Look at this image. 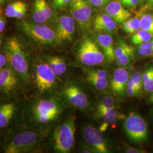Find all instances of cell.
<instances>
[{
    "label": "cell",
    "instance_id": "4",
    "mask_svg": "<svg viewBox=\"0 0 153 153\" xmlns=\"http://www.w3.org/2000/svg\"><path fill=\"white\" fill-rule=\"evenodd\" d=\"M75 117L71 116L57 126L53 131L52 143L55 152L68 153L71 151L75 142Z\"/></svg>",
    "mask_w": 153,
    "mask_h": 153
},
{
    "label": "cell",
    "instance_id": "19",
    "mask_svg": "<svg viewBox=\"0 0 153 153\" xmlns=\"http://www.w3.org/2000/svg\"><path fill=\"white\" fill-rule=\"evenodd\" d=\"M97 109L99 117L103 121V124L101 126L99 130L103 132L108 126L114 124L116 123L118 119V113L116 108H97Z\"/></svg>",
    "mask_w": 153,
    "mask_h": 153
},
{
    "label": "cell",
    "instance_id": "13",
    "mask_svg": "<svg viewBox=\"0 0 153 153\" xmlns=\"http://www.w3.org/2000/svg\"><path fill=\"white\" fill-rule=\"evenodd\" d=\"M129 77V72L125 68L120 67L116 69L113 73L111 81L112 91L117 95H124L126 90Z\"/></svg>",
    "mask_w": 153,
    "mask_h": 153
},
{
    "label": "cell",
    "instance_id": "24",
    "mask_svg": "<svg viewBox=\"0 0 153 153\" xmlns=\"http://www.w3.org/2000/svg\"><path fill=\"white\" fill-rule=\"evenodd\" d=\"M140 28L153 35V16L145 14L140 18Z\"/></svg>",
    "mask_w": 153,
    "mask_h": 153
},
{
    "label": "cell",
    "instance_id": "23",
    "mask_svg": "<svg viewBox=\"0 0 153 153\" xmlns=\"http://www.w3.org/2000/svg\"><path fill=\"white\" fill-rule=\"evenodd\" d=\"M123 28L127 33L131 34L136 33L141 29L140 18L136 16L126 21L123 23Z\"/></svg>",
    "mask_w": 153,
    "mask_h": 153
},
{
    "label": "cell",
    "instance_id": "44",
    "mask_svg": "<svg viewBox=\"0 0 153 153\" xmlns=\"http://www.w3.org/2000/svg\"><path fill=\"white\" fill-rule=\"evenodd\" d=\"M153 93H152V94H151V95H150V97H149V101L150 100H153Z\"/></svg>",
    "mask_w": 153,
    "mask_h": 153
},
{
    "label": "cell",
    "instance_id": "10",
    "mask_svg": "<svg viewBox=\"0 0 153 153\" xmlns=\"http://www.w3.org/2000/svg\"><path fill=\"white\" fill-rule=\"evenodd\" d=\"M69 5L71 16L75 21L83 29H89L93 10L88 0H71Z\"/></svg>",
    "mask_w": 153,
    "mask_h": 153
},
{
    "label": "cell",
    "instance_id": "43",
    "mask_svg": "<svg viewBox=\"0 0 153 153\" xmlns=\"http://www.w3.org/2000/svg\"><path fill=\"white\" fill-rule=\"evenodd\" d=\"M6 27V22L4 19L0 16V33H2Z\"/></svg>",
    "mask_w": 153,
    "mask_h": 153
},
{
    "label": "cell",
    "instance_id": "30",
    "mask_svg": "<svg viewBox=\"0 0 153 153\" xmlns=\"http://www.w3.org/2000/svg\"><path fill=\"white\" fill-rule=\"evenodd\" d=\"M116 104L114 98L111 96L107 95L104 96L101 99L97 108H116Z\"/></svg>",
    "mask_w": 153,
    "mask_h": 153
},
{
    "label": "cell",
    "instance_id": "16",
    "mask_svg": "<svg viewBox=\"0 0 153 153\" xmlns=\"http://www.w3.org/2000/svg\"><path fill=\"white\" fill-rule=\"evenodd\" d=\"M106 13L112 18L116 23H124L131 16V13L124 9L120 2L113 1L109 2L105 6Z\"/></svg>",
    "mask_w": 153,
    "mask_h": 153
},
{
    "label": "cell",
    "instance_id": "15",
    "mask_svg": "<svg viewBox=\"0 0 153 153\" xmlns=\"http://www.w3.org/2000/svg\"><path fill=\"white\" fill-rule=\"evenodd\" d=\"M115 61L122 67L131 65L134 60V49L124 42L118 43L115 48Z\"/></svg>",
    "mask_w": 153,
    "mask_h": 153
},
{
    "label": "cell",
    "instance_id": "45",
    "mask_svg": "<svg viewBox=\"0 0 153 153\" xmlns=\"http://www.w3.org/2000/svg\"><path fill=\"white\" fill-rule=\"evenodd\" d=\"M150 115H151V117H152V120H153V109H152V111H151Z\"/></svg>",
    "mask_w": 153,
    "mask_h": 153
},
{
    "label": "cell",
    "instance_id": "6",
    "mask_svg": "<svg viewBox=\"0 0 153 153\" xmlns=\"http://www.w3.org/2000/svg\"><path fill=\"white\" fill-rule=\"evenodd\" d=\"M124 128L126 134L133 142L141 143L148 139V124L139 114L132 113L127 116L124 123Z\"/></svg>",
    "mask_w": 153,
    "mask_h": 153
},
{
    "label": "cell",
    "instance_id": "49",
    "mask_svg": "<svg viewBox=\"0 0 153 153\" xmlns=\"http://www.w3.org/2000/svg\"><path fill=\"white\" fill-rule=\"evenodd\" d=\"M150 2H152V3L153 4V0H150Z\"/></svg>",
    "mask_w": 153,
    "mask_h": 153
},
{
    "label": "cell",
    "instance_id": "35",
    "mask_svg": "<svg viewBox=\"0 0 153 153\" xmlns=\"http://www.w3.org/2000/svg\"><path fill=\"white\" fill-rule=\"evenodd\" d=\"M138 52L139 55L144 57H153V48H138Z\"/></svg>",
    "mask_w": 153,
    "mask_h": 153
},
{
    "label": "cell",
    "instance_id": "46",
    "mask_svg": "<svg viewBox=\"0 0 153 153\" xmlns=\"http://www.w3.org/2000/svg\"><path fill=\"white\" fill-rule=\"evenodd\" d=\"M7 0H0V4H2L4 2H5L6 1H7Z\"/></svg>",
    "mask_w": 153,
    "mask_h": 153
},
{
    "label": "cell",
    "instance_id": "39",
    "mask_svg": "<svg viewBox=\"0 0 153 153\" xmlns=\"http://www.w3.org/2000/svg\"><path fill=\"white\" fill-rule=\"evenodd\" d=\"M7 64V60L5 53H0V71L6 66Z\"/></svg>",
    "mask_w": 153,
    "mask_h": 153
},
{
    "label": "cell",
    "instance_id": "9",
    "mask_svg": "<svg viewBox=\"0 0 153 153\" xmlns=\"http://www.w3.org/2000/svg\"><path fill=\"white\" fill-rule=\"evenodd\" d=\"M83 137L85 142L93 153L110 152L109 145L105 139L103 132L94 126L86 125L83 129Z\"/></svg>",
    "mask_w": 153,
    "mask_h": 153
},
{
    "label": "cell",
    "instance_id": "5",
    "mask_svg": "<svg viewBox=\"0 0 153 153\" xmlns=\"http://www.w3.org/2000/svg\"><path fill=\"white\" fill-rule=\"evenodd\" d=\"M19 27L28 38L39 44L53 45L57 43L55 31L48 26L22 21Z\"/></svg>",
    "mask_w": 153,
    "mask_h": 153
},
{
    "label": "cell",
    "instance_id": "8",
    "mask_svg": "<svg viewBox=\"0 0 153 153\" xmlns=\"http://www.w3.org/2000/svg\"><path fill=\"white\" fill-rule=\"evenodd\" d=\"M33 74L34 84L40 92L49 91L54 87L57 76L47 61L35 64Z\"/></svg>",
    "mask_w": 153,
    "mask_h": 153
},
{
    "label": "cell",
    "instance_id": "36",
    "mask_svg": "<svg viewBox=\"0 0 153 153\" xmlns=\"http://www.w3.org/2000/svg\"><path fill=\"white\" fill-rule=\"evenodd\" d=\"M88 2L91 5L94 7H102L104 5L107 4L110 0H88Z\"/></svg>",
    "mask_w": 153,
    "mask_h": 153
},
{
    "label": "cell",
    "instance_id": "42",
    "mask_svg": "<svg viewBox=\"0 0 153 153\" xmlns=\"http://www.w3.org/2000/svg\"><path fill=\"white\" fill-rule=\"evenodd\" d=\"M138 1V0H125L122 4L128 7H133L137 5Z\"/></svg>",
    "mask_w": 153,
    "mask_h": 153
},
{
    "label": "cell",
    "instance_id": "38",
    "mask_svg": "<svg viewBox=\"0 0 153 153\" xmlns=\"http://www.w3.org/2000/svg\"><path fill=\"white\" fill-rule=\"evenodd\" d=\"M26 11H27V5L25 2H23L17 13L16 18L19 19H22L25 16Z\"/></svg>",
    "mask_w": 153,
    "mask_h": 153
},
{
    "label": "cell",
    "instance_id": "47",
    "mask_svg": "<svg viewBox=\"0 0 153 153\" xmlns=\"http://www.w3.org/2000/svg\"><path fill=\"white\" fill-rule=\"evenodd\" d=\"M1 45H2V40H1V38L0 37V47H1Z\"/></svg>",
    "mask_w": 153,
    "mask_h": 153
},
{
    "label": "cell",
    "instance_id": "20",
    "mask_svg": "<svg viewBox=\"0 0 153 153\" xmlns=\"http://www.w3.org/2000/svg\"><path fill=\"white\" fill-rule=\"evenodd\" d=\"M47 62L57 77L65 73L67 65L63 59L58 56H51L47 59Z\"/></svg>",
    "mask_w": 153,
    "mask_h": 153
},
{
    "label": "cell",
    "instance_id": "3",
    "mask_svg": "<svg viewBox=\"0 0 153 153\" xmlns=\"http://www.w3.org/2000/svg\"><path fill=\"white\" fill-rule=\"evenodd\" d=\"M40 141L38 131L33 129L16 131L10 137L4 148L6 153H27L36 148Z\"/></svg>",
    "mask_w": 153,
    "mask_h": 153
},
{
    "label": "cell",
    "instance_id": "21",
    "mask_svg": "<svg viewBox=\"0 0 153 153\" xmlns=\"http://www.w3.org/2000/svg\"><path fill=\"white\" fill-rule=\"evenodd\" d=\"M143 88L148 93H153V66H150L142 74Z\"/></svg>",
    "mask_w": 153,
    "mask_h": 153
},
{
    "label": "cell",
    "instance_id": "2",
    "mask_svg": "<svg viewBox=\"0 0 153 153\" xmlns=\"http://www.w3.org/2000/svg\"><path fill=\"white\" fill-rule=\"evenodd\" d=\"M4 53L7 63L16 74L24 81L28 79L30 64L27 54L19 40L15 37L7 39L4 46Z\"/></svg>",
    "mask_w": 153,
    "mask_h": 153
},
{
    "label": "cell",
    "instance_id": "34",
    "mask_svg": "<svg viewBox=\"0 0 153 153\" xmlns=\"http://www.w3.org/2000/svg\"><path fill=\"white\" fill-rule=\"evenodd\" d=\"M126 91H127V94H128V96L130 97H137L134 85V83L132 81L131 76H130L129 77L127 87H126Z\"/></svg>",
    "mask_w": 153,
    "mask_h": 153
},
{
    "label": "cell",
    "instance_id": "17",
    "mask_svg": "<svg viewBox=\"0 0 153 153\" xmlns=\"http://www.w3.org/2000/svg\"><path fill=\"white\" fill-rule=\"evenodd\" d=\"M18 104L14 102L0 103V129L5 128L11 123L16 114Z\"/></svg>",
    "mask_w": 153,
    "mask_h": 153
},
{
    "label": "cell",
    "instance_id": "50",
    "mask_svg": "<svg viewBox=\"0 0 153 153\" xmlns=\"http://www.w3.org/2000/svg\"><path fill=\"white\" fill-rule=\"evenodd\" d=\"M58 1V0H53V2H55V1Z\"/></svg>",
    "mask_w": 153,
    "mask_h": 153
},
{
    "label": "cell",
    "instance_id": "22",
    "mask_svg": "<svg viewBox=\"0 0 153 153\" xmlns=\"http://www.w3.org/2000/svg\"><path fill=\"white\" fill-rule=\"evenodd\" d=\"M153 39V35L152 34L142 29H140L131 36V40L133 44L138 45L140 44L149 42Z\"/></svg>",
    "mask_w": 153,
    "mask_h": 153
},
{
    "label": "cell",
    "instance_id": "27",
    "mask_svg": "<svg viewBox=\"0 0 153 153\" xmlns=\"http://www.w3.org/2000/svg\"><path fill=\"white\" fill-rule=\"evenodd\" d=\"M131 76L134 85V88L136 92V96L138 97L141 94L142 88H143L142 81V74L140 71H135Z\"/></svg>",
    "mask_w": 153,
    "mask_h": 153
},
{
    "label": "cell",
    "instance_id": "29",
    "mask_svg": "<svg viewBox=\"0 0 153 153\" xmlns=\"http://www.w3.org/2000/svg\"><path fill=\"white\" fill-rule=\"evenodd\" d=\"M35 2L38 5L47 19H51L53 15V12L47 1L45 0H35Z\"/></svg>",
    "mask_w": 153,
    "mask_h": 153
},
{
    "label": "cell",
    "instance_id": "11",
    "mask_svg": "<svg viewBox=\"0 0 153 153\" xmlns=\"http://www.w3.org/2000/svg\"><path fill=\"white\" fill-rule=\"evenodd\" d=\"M63 98L66 102L78 109H83L88 107V97L78 86L73 84L66 85L62 91Z\"/></svg>",
    "mask_w": 153,
    "mask_h": 153
},
{
    "label": "cell",
    "instance_id": "28",
    "mask_svg": "<svg viewBox=\"0 0 153 153\" xmlns=\"http://www.w3.org/2000/svg\"><path fill=\"white\" fill-rule=\"evenodd\" d=\"M33 19L35 23L39 24H44L47 22V18L45 17L42 11H41L36 3L34 2L33 8Z\"/></svg>",
    "mask_w": 153,
    "mask_h": 153
},
{
    "label": "cell",
    "instance_id": "48",
    "mask_svg": "<svg viewBox=\"0 0 153 153\" xmlns=\"http://www.w3.org/2000/svg\"><path fill=\"white\" fill-rule=\"evenodd\" d=\"M120 1L121 3L122 4V3H123V2H124L125 0H120Z\"/></svg>",
    "mask_w": 153,
    "mask_h": 153
},
{
    "label": "cell",
    "instance_id": "31",
    "mask_svg": "<svg viewBox=\"0 0 153 153\" xmlns=\"http://www.w3.org/2000/svg\"><path fill=\"white\" fill-rule=\"evenodd\" d=\"M114 20L112 18L108 15L107 13V14H99L96 18H95L94 21V30L98 27L100 26L103 25L104 23L107 22H110L111 21Z\"/></svg>",
    "mask_w": 153,
    "mask_h": 153
},
{
    "label": "cell",
    "instance_id": "40",
    "mask_svg": "<svg viewBox=\"0 0 153 153\" xmlns=\"http://www.w3.org/2000/svg\"><path fill=\"white\" fill-rule=\"evenodd\" d=\"M125 152L128 153H145L146 151L145 150L141 149H136V148L128 147L126 149Z\"/></svg>",
    "mask_w": 153,
    "mask_h": 153
},
{
    "label": "cell",
    "instance_id": "41",
    "mask_svg": "<svg viewBox=\"0 0 153 153\" xmlns=\"http://www.w3.org/2000/svg\"><path fill=\"white\" fill-rule=\"evenodd\" d=\"M138 48H153V39L145 42L144 43L140 44L138 46Z\"/></svg>",
    "mask_w": 153,
    "mask_h": 153
},
{
    "label": "cell",
    "instance_id": "12",
    "mask_svg": "<svg viewBox=\"0 0 153 153\" xmlns=\"http://www.w3.org/2000/svg\"><path fill=\"white\" fill-rule=\"evenodd\" d=\"M72 16H62L59 18L55 33L57 43L71 41L75 32L76 23Z\"/></svg>",
    "mask_w": 153,
    "mask_h": 153
},
{
    "label": "cell",
    "instance_id": "18",
    "mask_svg": "<svg viewBox=\"0 0 153 153\" xmlns=\"http://www.w3.org/2000/svg\"><path fill=\"white\" fill-rule=\"evenodd\" d=\"M97 43L102 49L104 56L109 62L115 60L114 42L111 35L107 33L99 34L97 37Z\"/></svg>",
    "mask_w": 153,
    "mask_h": 153
},
{
    "label": "cell",
    "instance_id": "26",
    "mask_svg": "<svg viewBox=\"0 0 153 153\" xmlns=\"http://www.w3.org/2000/svg\"><path fill=\"white\" fill-rule=\"evenodd\" d=\"M23 3V2L21 1H16L10 3L6 7V16L9 18H16L17 13Z\"/></svg>",
    "mask_w": 153,
    "mask_h": 153
},
{
    "label": "cell",
    "instance_id": "7",
    "mask_svg": "<svg viewBox=\"0 0 153 153\" xmlns=\"http://www.w3.org/2000/svg\"><path fill=\"white\" fill-rule=\"evenodd\" d=\"M78 56L80 62L87 66L100 65L105 58L98 45L90 39H86L82 42L78 49Z\"/></svg>",
    "mask_w": 153,
    "mask_h": 153
},
{
    "label": "cell",
    "instance_id": "37",
    "mask_svg": "<svg viewBox=\"0 0 153 153\" xmlns=\"http://www.w3.org/2000/svg\"><path fill=\"white\" fill-rule=\"evenodd\" d=\"M71 0H58L53 2V5L56 9H61L65 7L68 4H70Z\"/></svg>",
    "mask_w": 153,
    "mask_h": 153
},
{
    "label": "cell",
    "instance_id": "33",
    "mask_svg": "<svg viewBox=\"0 0 153 153\" xmlns=\"http://www.w3.org/2000/svg\"><path fill=\"white\" fill-rule=\"evenodd\" d=\"M88 76L100 78H107L108 73L107 71L103 69H91L88 71Z\"/></svg>",
    "mask_w": 153,
    "mask_h": 153
},
{
    "label": "cell",
    "instance_id": "25",
    "mask_svg": "<svg viewBox=\"0 0 153 153\" xmlns=\"http://www.w3.org/2000/svg\"><path fill=\"white\" fill-rule=\"evenodd\" d=\"M87 78L88 82L98 90H103L108 86L107 78H100L90 76H88Z\"/></svg>",
    "mask_w": 153,
    "mask_h": 153
},
{
    "label": "cell",
    "instance_id": "1",
    "mask_svg": "<svg viewBox=\"0 0 153 153\" xmlns=\"http://www.w3.org/2000/svg\"><path fill=\"white\" fill-rule=\"evenodd\" d=\"M61 111L60 104L55 99H36L28 105L26 115L32 126L40 127L55 120Z\"/></svg>",
    "mask_w": 153,
    "mask_h": 153
},
{
    "label": "cell",
    "instance_id": "32",
    "mask_svg": "<svg viewBox=\"0 0 153 153\" xmlns=\"http://www.w3.org/2000/svg\"><path fill=\"white\" fill-rule=\"evenodd\" d=\"M117 30V24L114 20L110 22H107L103 25L97 28L95 31H104L107 33H115Z\"/></svg>",
    "mask_w": 153,
    "mask_h": 153
},
{
    "label": "cell",
    "instance_id": "14",
    "mask_svg": "<svg viewBox=\"0 0 153 153\" xmlns=\"http://www.w3.org/2000/svg\"><path fill=\"white\" fill-rule=\"evenodd\" d=\"M18 75L10 66L0 71V91L9 94L13 92L18 85Z\"/></svg>",
    "mask_w": 153,
    "mask_h": 153
},
{
    "label": "cell",
    "instance_id": "51",
    "mask_svg": "<svg viewBox=\"0 0 153 153\" xmlns=\"http://www.w3.org/2000/svg\"><path fill=\"white\" fill-rule=\"evenodd\" d=\"M140 1H143V0H140Z\"/></svg>",
    "mask_w": 153,
    "mask_h": 153
}]
</instances>
